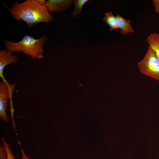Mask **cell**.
<instances>
[{
    "label": "cell",
    "mask_w": 159,
    "mask_h": 159,
    "mask_svg": "<svg viewBox=\"0 0 159 159\" xmlns=\"http://www.w3.org/2000/svg\"><path fill=\"white\" fill-rule=\"evenodd\" d=\"M9 10L16 20L24 21L29 27L37 23L49 22L53 18L45 5L40 4L36 0H27L21 3L16 2Z\"/></svg>",
    "instance_id": "6da1fadb"
},
{
    "label": "cell",
    "mask_w": 159,
    "mask_h": 159,
    "mask_svg": "<svg viewBox=\"0 0 159 159\" xmlns=\"http://www.w3.org/2000/svg\"><path fill=\"white\" fill-rule=\"evenodd\" d=\"M47 41L46 35L38 39L26 34L19 42H14L4 39L5 47L11 52H22L33 59L43 58V47Z\"/></svg>",
    "instance_id": "7a4b0ae2"
},
{
    "label": "cell",
    "mask_w": 159,
    "mask_h": 159,
    "mask_svg": "<svg viewBox=\"0 0 159 159\" xmlns=\"http://www.w3.org/2000/svg\"><path fill=\"white\" fill-rule=\"evenodd\" d=\"M138 66L141 73L159 81V62L149 46L146 54L138 63Z\"/></svg>",
    "instance_id": "3957f363"
},
{
    "label": "cell",
    "mask_w": 159,
    "mask_h": 159,
    "mask_svg": "<svg viewBox=\"0 0 159 159\" xmlns=\"http://www.w3.org/2000/svg\"><path fill=\"white\" fill-rule=\"evenodd\" d=\"M14 87L9 89L6 83L2 80L0 82V118L4 121L6 122L9 120L6 114L7 102L10 99V111L11 117L14 118V109L12 97Z\"/></svg>",
    "instance_id": "277c9868"
},
{
    "label": "cell",
    "mask_w": 159,
    "mask_h": 159,
    "mask_svg": "<svg viewBox=\"0 0 159 159\" xmlns=\"http://www.w3.org/2000/svg\"><path fill=\"white\" fill-rule=\"evenodd\" d=\"M72 0H48L45 4L49 12H59L64 11L69 7L72 3Z\"/></svg>",
    "instance_id": "5b68a950"
},
{
    "label": "cell",
    "mask_w": 159,
    "mask_h": 159,
    "mask_svg": "<svg viewBox=\"0 0 159 159\" xmlns=\"http://www.w3.org/2000/svg\"><path fill=\"white\" fill-rule=\"evenodd\" d=\"M18 61V56H13L12 52L8 50L0 51V76L2 78L4 77L3 71L7 65L17 62Z\"/></svg>",
    "instance_id": "8992f818"
},
{
    "label": "cell",
    "mask_w": 159,
    "mask_h": 159,
    "mask_svg": "<svg viewBox=\"0 0 159 159\" xmlns=\"http://www.w3.org/2000/svg\"><path fill=\"white\" fill-rule=\"evenodd\" d=\"M115 16L117 26L120 29V33L121 34L125 35L134 32L130 20L125 19L118 14Z\"/></svg>",
    "instance_id": "52a82bcc"
},
{
    "label": "cell",
    "mask_w": 159,
    "mask_h": 159,
    "mask_svg": "<svg viewBox=\"0 0 159 159\" xmlns=\"http://www.w3.org/2000/svg\"><path fill=\"white\" fill-rule=\"evenodd\" d=\"M146 41L154 52L159 62V33L150 34L147 37Z\"/></svg>",
    "instance_id": "ba28073f"
},
{
    "label": "cell",
    "mask_w": 159,
    "mask_h": 159,
    "mask_svg": "<svg viewBox=\"0 0 159 159\" xmlns=\"http://www.w3.org/2000/svg\"><path fill=\"white\" fill-rule=\"evenodd\" d=\"M105 24L110 27V30L112 31L114 30L118 29L117 26L116 16L111 11L105 13L103 19Z\"/></svg>",
    "instance_id": "9c48e42d"
},
{
    "label": "cell",
    "mask_w": 159,
    "mask_h": 159,
    "mask_svg": "<svg viewBox=\"0 0 159 159\" xmlns=\"http://www.w3.org/2000/svg\"><path fill=\"white\" fill-rule=\"evenodd\" d=\"M88 1V0H73V4L74 5V9L72 14L73 17L75 18L78 15H80L83 6Z\"/></svg>",
    "instance_id": "30bf717a"
},
{
    "label": "cell",
    "mask_w": 159,
    "mask_h": 159,
    "mask_svg": "<svg viewBox=\"0 0 159 159\" xmlns=\"http://www.w3.org/2000/svg\"><path fill=\"white\" fill-rule=\"evenodd\" d=\"M1 139L4 146L6 148L7 153L8 159H15L9 144L5 141L3 137H1Z\"/></svg>",
    "instance_id": "8fae6325"
},
{
    "label": "cell",
    "mask_w": 159,
    "mask_h": 159,
    "mask_svg": "<svg viewBox=\"0 0 159 159\" xmlns=\"http://www.w3.org/2000/svg\"><path fill=\"white\" fill-rule=\"evenodd\" d=\"M0 159H8L7 152L4 146H0Z\"/></svg>",
    "instance_id": "7c38bea8"
},
{
    "label": "cell",
    "mask_w": 159,
    "mask_h": 159,
    "mask_svg": "<svg viewBox=\"0 0 159 159\" xmlns=\"http://www.w3.org/2000/svg\"><path fill=\"white\" fill-rule=\"evenodd\" d=\"M152 5L154 7L155 11V13H159V0H153Z\"/></svg>",
    "instance_id": "4fadbf2b"
},
{
    "label": "cell",
    "mask_w": 159,
    "mask_h": 159,
    "mask_svg": "<svg viewBox=\"0 0 159 159\" xmlns=\"http://www.w3.org/2000/svg\"><path fill=\"white\" fill-rule=\"evenodd\" d=\"M22 158L21 159H31L28 158L26 155L24 151L22 150L21 151Z\"/></svg>",
    "instance_id": "5bb4252c"
},
{
    "label": "cell",
    "mask_w": 159,
    "mask_h": 159,
    "mask_svg": "<svg viewBox=\"0 0 159 159\" xmlns=\"http://www.w3.org/2000/svg\"><path fill=\"white\" fill-rule=\"evenodd\" d=\"M37 2L40 4L45 5L46 1L45 0H36Z\"/></svg>",
    "instance_id": "9a60e30c"
}]
</instances>
